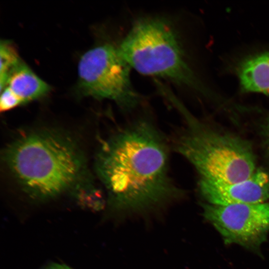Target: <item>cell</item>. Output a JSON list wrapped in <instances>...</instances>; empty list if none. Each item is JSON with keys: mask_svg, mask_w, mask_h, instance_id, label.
<instances>
[{"mask_svg": "<svg viewBox=\"0 0 269 269\" xmlns=\"http://www.w3.org/2000/svg\"><path fill=\"white\" fill-rule=\"evenodd\" d=\"M96 169L109 206L124 216L159 210L184 195L169 175L167 141L145 118L124 125L103 142Z\"/></svg>", "mask_w": 269, "mask_h": 269, "instance_id": "cell-1", "label": "cell"}, {"mask_svg": "<svg viewBox=\"0 0 269 269\" xmlns=\"http://www.w3.org/2000/svg\"><path fill=\"white\" fill-rule=\"evenodd\" d=\"M5 162L22 190L31 199L45 201L90 181L84 156L72 137L55 130L20 135L6 148Z\"/></svg>", "mask_w": 269, "mask_h": 269, "instance_id": "cell-2", "label": "cell"}, {"mask_svg": "<svg viewBox=\"0 0 269 269\" xmlns=\"http://www.w3.org/2000/svg\"><path fill=\"white\" fill-rule=\"evenodd\" d=\"M170 102L185 121L173 139L174 147L195 168L199 179L234 183L254 174L255 157L247 142L205 127L176 97H172Z\"/></svg>", "mask_w": 269, "mask_h": 269, "instance_id": "cell-3", "label": "cell"}, {"mask_svg": "<svg viewBox=\"0 0 269 269\" xmlns=\"http://www.w3.org/2000/svg\"><path fill=\"white\" fill-rule=\"evenodd\" d=\"M118 48L130 67L142 74L200 89L177 33L166 20L159 17L138 20Z\"/></svg>", "mask_w": 269, "mask_h": 269, "instance_id": "cell-4", "label": "cell"}, {"mask_svg": "<svg viewBox=\"0 0 269 269\" xmlns=\"http://www.w3.org/2000/svg\"><path fill=\"white\" fill-rule=\"evenodd\" d=\"M130 68L118 48L110 44L95 47L79 60V87L84 95L113 100L131 110L139 104L140 97L132 86Z\"/></svg>", "mask_w": 269, "mask_h": 269, "instance_id": "cell-5", "label": "cell"}, {"mask_svg": "<svg viewBox=\"0 0 269 269\" xmlns=\"http://www.w3.org/2000/svg\"><path fill=\"white\" fill-rule=\"evenodd\" d=\"M203 215L226 244L255 249L269 232V204H203Z\"/></svg>", "mask_w": 269, "mask_h": 269, "instance_id": "cell-6", "label": "cell"}, {"mask_svg": "<svg viewBox=\"0 0 269 269\" xmlns=\"http://www.w3.org/2000/svg\"><path fill=\"white\" fill-rule=\"evenodd\" d=\"M198 187L209 204L262 203L269 198V176L265 172L257 171L249 178L234 183L199 179Z\"/></svg>", "mask_w": 269, "mask_h": 269, "instance_id": "cell-7", "label": "cell"}, {"mask_svg": "<svg viewBox=\"0 0 269 269\" xmlns=\"http://www.w3.org/2000/svg\"><path fill=\"white\" fill-rule=\"evenodd\" d=\"M5 87L16 95L21 104L43 97L50 90L49 86L21 61L9 73Z\"/></svg>", "mask_w": 269, "mask_h": 269, "instance_id": "cell-8", "label": "cell"}, {"mask_svg": "<svg viewBox=\"0 0 269 269\" xmlns=\"http://www.w3.org/2000/svg\"><path fill=\"white\" fill-rule=\"evenodd\" d=\"M244 90L269 94V52L252 56L244 61L239 69Z\"/></svg>", "mask_w": 269, "mask_h": 269, "instance_id": "cell-9", "label": "cell"}, {"mask_svg": "<svg viewBox=\"0 0 269 269\" xmlns=\"http://www.w3.org/2000/svg\"><path fill=\"white\" fill-rule=\"evenodd\" d=\"M0 57V85L1 91L5 87L9 73L21 60L15 49L7 41H1Z\"/></svg>", "mask_w": 269, "mask_h": 269, "instance_id": "cell-10", "label": "cell"}, {"mask_svg": "<svg viewBox=\"0 0 269 269\" xmlns=\"http://www.w3.org/2000/svg\"><path fill=\"white\" fill-rule=\"evenodd\" d=\"M21 104L16 95L7 87L1 91L0 108L1 111H6Z\"/></svg>", "mask_w": 269, "mask_h": 269, "instance_id": "cell-11", "label": "cell"}, {"mask_svg": "<svg viewBox=\"0 0 269 269\" xmlns=\"http://www.w3.org/2000/svg\"><path fill=\"white\" fill-rule=\"evenodd\" d=\"M43 269H73L64 264L53 263Z\"/></svg>", "mask_w": 269, "mask_h": 269, "instance_id": "cell-12", "label": "cell"}, {"mask_svg": "<svg viewBox=\"0 0 269 269\" xmlns=\"http://www.w3.org/2000/svg\"><path fill=\"white\" fill-rule=\"evenodd\" d=\"M266 132L267 145H268V148L269 149V120L268 122V124L266 127Z\"/></svg>", "mask_w": 269, "mask_h": 269, "instance_id": "cell-13", "label": "cell"}]
</instances>
